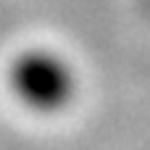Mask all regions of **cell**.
I'll list each match as a JSON object with an SVG mask.
<instances>
[{
    "mask_svg": "<svg viewBox=\"0 0 150 150\" xmlns=\"http://www.w3.org/2000/svg\"><path fill=\"white\" fill-rule=\"evenodd\" d=\"M8 87L13 98L34 113L66 111L79 90L71 61L53 47H26L8 66Z\"/></svg>",
    "mask_w": 150,
    "mask_h": 150,
    "instance_id": "6da1fadb",
    "label": "cell"
}]
</instances>
